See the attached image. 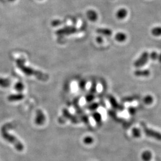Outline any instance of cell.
I'll return each instance as SVG.
<instances>
[{"instance_id": "obj_1", "label": "cell", "mask_w": 161, "mask_h": 161, "mask_svg": "<svg viewBox=\"0 0 161 161\" xmlns=\"http://www.w3.org/2000/svg\"><path fill=\"white\" fill-rule=\"evenodd\" d=\"M26 60L24 59L18 58L16 60V66L23 73L27 76H33L41 81L46 82L50 78L47 73H43L39 70H36L32 67L26 65Z\"/></svg>"}, {"instance_id": "obj_2", "label": "cell", "mask_w": 161, "mask_h": 161, "mask_svg": "<svg viewBox=\"0 0 161 161\" xmlns=\"http://www.w3.org/2000/svg\"><path fill=\"white\" fill-rule=\"evenodd\" d=\"M12 128V125L10 123H7L3 125L1 128V135L4 140L13 145L17 151H23L24 149L23 143L16 136L9 132V130Z\"/></svg>"}, {"instance_id": "obj_3", "label": "cell", "mask_w": 161, "mask_h": 161, "mask_svg": "<svg viewBox=\"0 0 161 161\" xmlns=\"http://www.w3.org/2000/svg\"><path fill=\"white\" fill-rule=\"evenodd\" d=\"M46 120V116L42 110H37L35 119V123L37 126H42L45 125Z\"/></svg>"}, {"instance_id": "obj_4", "label": "cell", "mask_w": 161, "mask_h": 161, "mask_svg": "<svg viewBox=\"0 0 161 161\" xmlns=\"http://www.w3.org/2000/svg\"><path fill=\"white\" fill-rule=\"evenodd\" d=\"M77 28L74 26H66L64 28H61L58 31H56V34L58 36H66V35H71L72 34L75 33L77 32Z\"/></svg>"}, {"instance_id": "obj_5", "label": "cell", "mask_w": 161, "mask_h": 161, "mask_svg": "<svg viewBox=\"0 0 161 161\" xmlns=\"http://www.w3.org/2000/svg\"><path fill=\"white\" fill-rule=\"evenodd\" d=\"M149 58V54L148 52L145 51L142 53L140 57L135 62L134 65L137 68L143 67L148 62Z\"/></svg>"}, {"instance_id": "obj_6", "label": "cell", "mask_w": 161, "mask_h": 161, "mask_svg": "<svg viewBox=\"0 0 161 161\" xmlns=\"http://www.w3.org/2000/svg\"><path fill=\"white\" fill-rule=\"evenodd\" d=\"M143 130L145 131V133L146 134L147 136L155 138L158 140H161V134L159 132L148 128L146 126H143Z\"/></svg>"}, {"instance_id": "obj_7", "label": "cell", "mask_w": 161, "mask_h": 161, "mask_svg": "<svg viewBox=\"0 0 161 161\" xmlns=\"http://www.w3.org/2000/svg\"><path fill=\"white\" fill-rule=\"evenodd\" d=\"M63 115L65 119L69 120L72 123H78V119L76 116L72 115L67 109L63 110Z\"/></svg>"}, {"instance_id": "obj_8", "label": "cell", "mask_w": 161, "mask_h": 161, "mask_svg": "<svg viewBox=\"0 0 161 161\" xmlns=\"http://www.w3.org/2000/svg\"><path fill=\"white\" fill-rule=\"evenodd\" d=\"M25 98V95L21 93L11 94L7 97V100L10 102L20 101Z\"/></svg>"}, {"instance_id": "obj_9", "label": "cell", "mask_w": 161, "mask_h": 161, "mask_svg": "<svg viewBox=\"0 0 161 161\" xmlns=\"http://www.w3.org/2000/svg\"><path fill=\"white\" fill-rule=\"evenodd\" d=\"M87 16L91 22H95L98 18V15L97 12L93 10H89L87 12Z\"/></svg>"}, {"instance_id": "obj_10", "label": "cell", "mask_w": 161, "mask_h": 161, "mask_svg": "<svg viewBox=\"0 0 161 161\" xmlns=\"http://www.w3.org/2000/svg\"><path fill=\"white\" fill-rule=\"evenodd\" d=\"M128 14V12L126 9L124 8H122L117 11L116 14L117 18L119 20H123L127 16Z\"/></svg>"}, {"instance_id": "obj_11", "label": "cell", "mask_w": 161, "mask_h": 161, "mask_svg": "<svg viewBox=\"0 0 161 161\" xmlns=\"http://www.w3.org/2000/svg\"><path fill=\"white\" fill-rule=\"evenodd\" d=\"M96 32H97L99 34H101V35H104L106 36H110L111 35H112V30L109 29V28H98Z\"/></svg>"}, {"instance_id": "obj_12", "label": "cell", "mask_w": 161, "mask_h": 161, "mask_svg": "<svg viewBox=\"0 0 161 161\" xmlns=\"http://www.w3.org/2000/svg\"><path fill=\"white\" fill-rule=\"evenodd\" d=\"M11 81L10 79L0 78V87L2 88H7L11 86Z\"/></svg>"}, {"instance_id": "obj_13", "label": "cell", "mask_w": 161, "mask_h": 161, "mask_svg": "<svg viewBox=\"0 0 161 161\" xmlns=\"http://www.w3.org/2000/svg\"><path fill=\"white\" fill-rule=\"evenodd\" d=\"M134 74L138 77H148L150 74V72L148 70H137L135 71Z\"/></svg>"}, {"instance_id": "obj_14", "label": "cell", "mask_w": 161, "mask_h": 161, "mask_svg": "<svg viewBox=\"0 0 161 161\" xmlns=\"http://www.w3.org/2000/svg\"><path fill=\"white\" fill-rule=\"evenodd\" d=\"M115 39L119 42H124L126 40L127 36L125 33L122 32H119L115 35Z\"/></svg>"}, {"instance_id": "obj_15", "label": "cell", "mask_w": 161, "mask_h": 161, "mask_svg": "<svg viewBox=\"0 0 161 161\" xmlns=\"http://www.w3.org/2000/svg\"><path fill=\"white\" fill-rule=\"evenodd\" d=\"M25 85L21 82H18L14 85V89L18 93H21L25 90Z\"/></svg>"}, {"instance_id": "obj_16", "label": "cell", "mask_w": 161, "mask_h": 161, "mask_svg": "<svg viewBox=\"0 0 161 161\" xmlns=\"http://www.w3.org/2000/svg\"><path fill=\"white\" fill-rule=\"evenodd\" d=\"M142 159L143 161H150L152 158V153L150 151H145L142 154Z\"/></svg>"}, {"instance_id": "obj_17", "label": "cell", "mask_w": 161, "mask_h": 161, "mask_svg": "<svg viewBox=\"0 0 161 161\" xmlns=\"http://www.w3.org/2000/svg\"><path fill=\"white\" fill-rule=\"evenodd\" d=\"M151 34L154 36H161V27H155L152 28Z\"/></svg>"}, {"instance_id": "obj_18", "label": "cell", "mask_w": 161, "mask_h": 161, "mask_svg": "<svg viewBox=\"0 0 161 161\" xmlns=\"http://www.w3.org/2000/svg\"><path fill=\"white\" fill-rule=\"evenodd\" d=\"M109 101H110L111 104L112 105V106L114 108H116V109L120 108V106L119 104L117 102L116 100H115L113 97H109Z\"/></svg>"}, {"instance_id": "obj_19", "label": "cell", "mask_w": 161, "mask_h": 161, "mask_svg": "<svg viewBox=\"0 0 161 161\" xmlns=\"http://www.w3.org/2000/svg\"><path fill=\"white\" fill-rule=\"evenodd\" d=\"M143 102L146 105L151 104L153 102V97L150 95H146V96H145L143 98Z\"/></svg>"}, {"instance_id": "obj_20", "label": "cell", "mask_w": 161, "mask_h": 161, "mask_svg": "<svg viewBox=\"0 0 161 161\" xmlns=\"http://www.w3.org/2000/svg\"><path fill=\"white\" fill-rule=\"evenodd\" d=\"M92 117L97 123H100L101 121L102 116L101 115L100 113H98V112H94L92 114Z\"/></svg>"}, {"instance_id": "obj_21", "label": "cell", "mask_w": 161, "mask_h": 161, "mask_svg": "<svg viewBox=\"0 0 161 161\" xmlns=\"http://www.w3.org/2000/svg\"><path fill=\"white\" fill-rule=\"evenodd\" d=\"M132 134L135 138H139L141 136V131L137 128H133L132 129Z\"/></svg>"}, {"instance_id": "obj_22", "label": "cell", "mask_w": 161, "mask_h": 161, "mask_svg": "<svg viewBox=\"0 0 161 161\" xmlns=\"http://www.w3.org/2000/svg\"><path fill=\"white\" fill-rule=\"evenodd\" d=\"M94 141V138L90 136H85L84 138V140H83L84 143H85V145H91V144H92Z\"/></svg>"}, {"instance_id": "obj_23", "label": "cell", "mask_w": 161, "mask_h": 161, "mask_svg": "<svg viewBox=\"0 0 161 161\" xmlns=\"http://www.w3.org/2000/svg\"><path fill=\"white\" fill-rule=\"evenodd\" d=\"M98 107L99 104L97 103H93L88 106V108L90 110H95L98 108Z\"/></svg>"}, {"instance_id": "obj_24", "label": "cell", "mask_w": 161, "mask_h": 161, "mask_svg": "<svg viewBox=\"0 0 161 161\" xmlns=\"http://www.w3.org/2000/svg\"><path fill=\"white\" fill-rule=\"evenodd\" d=\"M94 94H92L91 93L88 94L85 97L86 101H87V102H89V103L92 102L93 101V100H94Z\"/></svg>"}, {"instance_id": "obj_25", "label": "cell", "mask_w": 161, "mask_h": 161, "mask_svg": "<svg viewBox=\"0 0 161 161\" xmlns=\"http://www.w3.org/2000/svg\"><path fill=\"white\" fill-rule=\"evenodd\" d=\"M96 91H97V85L96 84H94L91 88V93L94 94Z\"/></svg>"}, {"instance_id": "obj_26", "label": "cell", "mask_w": 161, "mask_h": 161, "mask_svg": "<svg viewBox=\"0 0 161 161\" xmlns=\"http://www.w3.org/2000/svg\"><path fill=\"white\" fill-rule=\"evenodd\" d=\"M128 111H129V113H130L131 115H134L135 113H136V109H135L134 107H129V109H128Z\"/></svg>"}, {"instance_id": "obj_27", "label": "cell", "mask_w": 161, "mask_h": 161, "mask_svg": "<svg viewBox=\"0 0 161 161\" xmlns=\"http://www.w3.org/2000/svg\"><path fill=\"white\" fill-rule=\"evenodd\" d=\"M150 57H151V58L152 59H153V60H155V59H156L157 58V57H158V55H157V53L156 52H152L151 53V55H150Z\"/></svg>"}, {"instance_id": "obj_28", "label": "cell", "mask_w": 161, "mask_h": 161, "mask_svg": "<svg viewBox=\"0 0 161 161\" xmlns=\"http://www.w3.org/2000/svg\"><path fill=\"white\" fill-rule=\"evenodd\" d=\"M85 85H86V82L85 81H82L79 83V87L82 89H84L85 87Z\"/></svg>"}, {"instance_id": "obj_29", "label": "cell", "mask_w": 161, "mask_h": 161, "mask_svg": "<svg viewBox=\"0 0 161 161\" xmlns=\"http://www.w3.org/2000/svg\"><path fill=\"white\" fill-rule=\"evenodd\" d=\"M96 40L97 42L99 43H101L103 42V38H102V37L98 36L96 38Z\"/></svg>"}, {"instance_id": "obj_30", "label": "cell", "mask_w": 161, "mask_h": 161, "mask_svg": "<svg viewBox=\"0 0 161 161\" xmlns=\"http://www.w3.org/2000/svg\"><path fill=\"white\" fill-rule=\"evenodd\" d=\"M61 23V22H60L59 20H56L52 22V25H54V26H58V25H59Z\"/></svg>"}, {"instance_id": "obj_31", "label": "cell", "mask_w": 161, "mask_h": 161, "mask_svg": "<svg viewBox=\"0 0 161 161\" xmlns=\"http://www.w3.org/2000/svg\"><path fill=\"white\" fill-rule=\"evenodd\" d=\"M40 1H41V0H40Z\"/></svg>"}]
</instances>
